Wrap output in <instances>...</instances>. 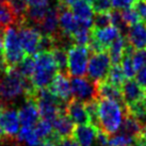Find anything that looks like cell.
I'll list each match as a JSON object with an SVG mask.
<instances>
[{
    "label": "cell",
    "instance_id": "obj_1",
    "mask_svg": "<svg viewBox=\"0 0 146 146\" xmlns=\"http://www.w3.org/2000/svg\"><path fill=\"white\" fill-rule=\"evenodd\" d=\"M36 90L31 80L23 77L16 67L0 73V102L4 108H10L21 96L25 99L32 96Z\"/></svg>",
    "mask_w": 146,
    "mask_h": 146
},
{
    "label": "cell",
    "instance_id": "obj_2",
    "mask_svg": "<svg viewBox=\"0 0 146 146\" xmlns=\"http://www.w3.org/2000/svg\"><path fill=\"white\" fill-rule=\"evenodd\" d=\"M125 115L124 105L108 98L98 99V128L108 135L111 137L121 129Z\"/></svg>",
    "mask_w": 146,
    "mask_h": 146
},
{
    "label": "cell",
    "instance_id": "obj_3",
    "mask_svg": "<svg viewBox=\"0 0 146 146\" xmlns=\"http://www.w3.org/2000/svg\"><path fill=\"white\" fill-rule=\"evenodd\" d=\"M35 65L31 82L37 90L47 89L59 73L51 51H41L34 57Z\"/></svg>",
    "mask_w": 146,
    "mask_h": 146
},
{
    "label": "cell",
    "instance_id": "obj_4",
    "mask_svg": "<svg viewBox=\"0 0 146 146\" xmlns=\"http://www.w3.org/2000/svg\"><path fill=\"white\" fill-rule=\"evenodd\" d=\"M32 98H34V100L36 102L41 118L51 123L62 112H65V107L67 105V104L61 102L58 97H56L49 91L48 88L36 90V92L32 96Z\"/></svg>",
    "mask_w": 146,
    "mask_h": 146
},
{
    "label": "cell",
    "instance_id": "obj_5",
    "mask_svg": "<svg viewBox=\"0 0 146 146\" xmlns=\"http://www.w3.org/2000/svg\"><path fill=\"white\" fill-rule=\"evenodd\" d=\"M3 56L9 68H14L26 57L16 26L3 30Z\"/></svg>",
    "mask_w": 146,
    "mask_h": 146
},
{
    "label": "cell",
    "instance_id": "obj_6",
    "mask_svg": "<svg viewBox=\"0 0 146 146\" xmlns=\"http://www.w3.org/2000/svg\"><path fill=\"white\" fill-rule=\"evenodd\" d=\"M69 77H84L88 73L91 51L88 46L72 45L67 49Z\"/></svg>",
    "mask_w": 146,
    "mask_h": 146
},
{
    "label": "cell",
    "instance_id": "obj_7",
    "mask_svg": "<svg viewBox=\"0 0 146 146\" xmlns=\"http://www.w3.org/2000/svg\"><path fill=\"white\" fill-rule=\"evenodd\" d=\"M111 66H112V62L108 53V50L91 53L86 76L94 83L105 81L109 75Z\"/></svg>",
    "mask_w": 146,
    "mask_h": 146
},
{
    "label": "cell",
    "instance_id": "obj_8",
    "mask_svg": "<svg viewBox=\"0 0 146 146\" xmlns=\"http://www.w3.org/2000/svg\"><path fill=\"white\" fill-rule=\"evenodd\" d=\"M21 43L26 56L35 57L41 51V43L43 33L38 31L35 27L28 24H24L17 27Z\"/></svg>",
    "mask_w": 146,
    "mask_h": 146
},
{
    "label": "cell",
    "instance_id": "obj_9",
    "mask_svg": "<svg viewBox=\"0 0 146 146\" xmlns=\"http://www.w3.org/2000/svg\"><path fill=\"white\" fill-rule=\"evenodd\" d=\"M21 124L18 110L4 108L0 114V139L17 138L21 131Z\"/></svg>",
    "mask_w": 146,
    "mask_h": 146
},
{
    "label": "cell",
    "instance_id": "obj_10",
    "mask_svg": "<svg viewBox=\"0 0 146 146\" xmlns=\"http://www.w3.org/2000/svg\"><path fill=\"white\" fill-rule=\"evenodd\" d=\"M72 93L75 99L86 102L98 99L96 83L91 81L88 77H72L70 79Z\"/></svg>",
    "mask_w": 146,
    "mask_h": 146
},
{
    "label": "cell",
    "instance_id": "obj_11",
    "mask_svg": "<svg viewBox=\"0 0 146 146\" xmlns=\"http://www.w3.org/2000/svg\"><path fill=\"white\" fill-rule=\"evenodd\" d=\"M121 89L125 108L144 102L146 97V90L143 89L134 79H126Z\"/></svg>",
    "mask_w": 146,
    "mask_h": 146
},
{
    "label": "cell",
    "instance_id": "obj_12",
    "mask_svg": "<svg viewBox=\"0 0 146 146\" xmlns=\"http://www.w3.org/2000/svg\"><path fill=\"white\" fill-rule=\"evenodd\" d=\"M48 89L56 97H58L64 104L69 102L74 98L73 93H72V85H70L69 76H67V75L58 73L54 76L51 83L49 84Z\"/></svg>",
    "mask_w": 146,
    "mask_h": 146
},
{
    "label": "cell",
    "instance_id": "obj_13",
    "mask_svg": "<svg viewBox=\"0 0 146 146\" xmlns=\"http://www.w3.org/2000/svg\"><path fill=\"white\" fill-rule=\"evenodd\" d=\"M18 113L21 127L25 128H34L41 117L36 102L32 97L25 99V105L18 110Z\"/></svg>",
    "mask_w": 146,
    "mask_h": 146
},
{
    "label": "cell",
    "instance_id": "obj_14",
    "mask_svg": "<svg viewBox=\"0 0 146 146\" xmlns=\"http://www.w3.org/2000/svg\"><path fill=\"white\" fill-rule=\"evenodd\" d=\"M65 113L76 125L91 124V119H90L85 104L78 99L73 98L70 102H67V105L65 107Z\"/></svg>",
    "mask_w": 146,
    "mask_h": 146
},
{
    "label": "cell",
    "instance_id": "obj_15",
    "mask_svg": "<svg viewBox=\"0 0 146 146\" xmlns=\"http://www.w3.org/2000/svg\"><path fill=\"white\" fill-rule=\"evenodd\" d=\"M98 133V127L92 124L76 125L72 138L77 142L79 146H92L96 142Z\"/></svg>",
    "mask_w": 146,
    "mask_h": 146
},
{
    "label": "cell",
    "instance_id": "obj_16",
    "mask_svg": "<svg viewBox=\"0 0 146 146\" xmlns=\"http://www.w3.org/2000/svg\"><path fill=\"white\" fill-rule=\"evenodd\" d=\"M126 38L129 45L135 50L146 48V21H141L139 24L130 27Z\"/></svg>",
    "mask_w": 146,
    "mask_h": 146
},
{
    "label": "cell",
    "instance_id": "obj_17",
    "mask_svg": "<svg viewBox=\"0 0 146 146\" xmlns=\"http://www.w3.org/2000/svg\"><path fill=\"white\" fill-rule=\"evenodd\" d=\"M96 89H97L98 99L108 98V99H112V100L119 102L121 105H124L122 89L119 86H116V85L112 84L111 82L105 80V81L96 83Z\"/></svg>",
    "mask_w": 146,
    "mask_h": 146
},
{
    "label": "cell",
    "instance_id": "obj_18",
    "mask_svg": "<svg viewBox=\"0 0 146 146\" xmlns=\"http://www.w3.org/2000/svg\"><path fill=\"white\" fill-rule=\"evenodd\" d=\"M53 131L59 138H68L72 137L75 129V124L66 115L65 112H62L52 122Z\"/></svg>",
    "mask_w": 146,
    "mask_h": 146
},
{
    "label": "cell",
    "instance_id": "obj_19",
    "mask_svg": "<svg viewBox=\"0 0 146 146\" xmlns=\"http://www.w3.org/2000/svg\"><path fill=\"white\" fill-rule=\"evenodd\" d=\"M127 46H128V41L124 35L117 37L111 44V46L108 49V53H109L112 64H121Z\"/></svg>",
    "mask_w": 146,
    "mask_h": 146
},
{
    "label": "cell",
    "instance_id": "obj_20",
    "mask_svg": "<svg viewBox=\"0 0 146 146\" xmlns=\"http://www.w3.org/2000/svg\"><path fill=\"white\" fill-rule=\"evenodd\" d=\"M70 11L79 21H93L94 11L92 4L85 0H77L76 2L69 5Z\"/></svg>",
    "mask_w": 146,
    "mask_h": 146
},
{
    "label": "cell",
    "instance_id": "obj_21",
    "mask_svg": "<svg viewBox=\"0 0 146 146\" xmlns=\"http://www.w3.org/2000/svg\"><path fill=\"white\" fill-rule=\"evenodd\" d=\"M121 132L125 134H128L131 138H133L134 140L139 138L143 131V126L133 117L131 116L129 113L126 112L125 118L123 121L122 127H121Z\"/></svg>",
    "mask_w": 146,
    "mask_h": 146
},
{
    "label": "cell",
    "instance_id": "obj_22",
    "mask_svg": "<svg viewBox=\"0 0 146 146\" xmlns=\"http://www.w3.org/2000/svg\"><path fill=\"white\" fill-rule=\"evenodd\" d=\"M53 60L56 62L59 73L68 75V54H67V48L63 46H56L51 50Z\"/></svg>",
    "mask_w": 146,
    "mask_h": 146
},
{
    "label": "cell",
    "instance_id": "obj_23",
    "mask_svg": "<svg viewBox=\"0 0 146 146\" xmlns=\"http://www.w3.org/2000/svg\"><path fill=\"white\" fill-rule=\"evenodd\" d=\"M18 25L17 18L13 13L9 2H3L0 0V29H4Z\"/></svg>",
    "mask_w": 146,
    "mask_h": 146
},
{
    "label": "cell",
    "instance_id": "obj_24",
    "mask_svg": "<svg viewBox=\"0 0 146 146\" xmlns=\"http://www.w3.org/2000/svg\"><path fill=\"white\" fill-rule=\"evenodd\" d=\"M34 130H35V133L37 134L38 139L41 140V144L44 140L50 138L54 133L52 123L49 122V121H46V119H43V118H41L37 122V124L34 127Z\"/></svg>",
    "mask_w": 146,
    "mask_h": 146
},
{
    "label": "cell",
    "instance_id": "obj_25",
    "mask_svg": "<svg viewBox=\"0 0 146 146\" xmlns=\"http://www.w3.org/2000/svg\"><path fill=\"white\" fill-rule=\"evenodd\" d=\"M34 65H35L34 57H32V56H26L23 59V61L16 66V68L23 75V77H25L28 80H31L33 72H34Z\"/></svg>",
    "mask_w": 146,
    "mask_h": 146
},
{
    "label": "cell",
    "instance_id": "obj_26",
    "mask_svg": "<svg viewBox=\"0 0 146 146\" xmlns=\"http://www.w3.org/2000/svg\"><path fill=\"white\" fill-rule=\"evenodd\" d=\"M106 80L111 82L112 84L116 85V86L122 88V84L126 80L125 74H124L122 65L121 64H112L111 69H110V72H109V75H108V77H107Z\"/></svg>",
    "mask_w": 146,
    "mask_h": 146
},
{
    "label": "cell",
    "instance_id": "obj_27",
    "mask_svg": "<svg viewBox=\"0 0 146 146\" xmlns=\"http://www.w3.org/2000/svg\"><path fill=\"white\" fill-rule=\"evenodd\" d=\"M19 141H26V143L30 146H38L41 145V140L38 139L37 134L35 133L34 128H25L21 127L19 134H18Z\"/></svg>",
    "mask_w": 146,
    "mask_h": 146
},
{
    "label": "cell",
    "instance_id": "obj_28",
    "mask_svg": "<svg viewBox=\"0 0 146 146\" xmlns=\"http://www.w3.org/2000/svg\"><path fill=\"white\" fill-rule=\"evenodd\" d=\"M133 138H131L128 134H125L123 132H119L118 134H113L109 137L108 145L107 146H127L130 144H134Z\"/></svg>",
    "mask_w": 146,
    "mask_h": 146
},
{
    "label": "cell",
    "instance_id": "obj_29",
    "mask_svg": "<svg viewBox=\"0 0 146 146\" xmlns=\"http://www.w3.org/2000/svg\"><path fill=\"white\" fill-rule=\"evenodd\" d=\"M122 17H123V21L126 24V26L130 28L132 27L134 25L139 24L143 21L141 19V17L139 16V14L137 13V11L134 10L133 8H130V9H125V10H122Z\"/></svg>",
    "mask_w": 146,
    "mask_h": 146
},
{
    "label": "cell",
    "instance_id": "obj_30",
    "mask_svg": "<svg viewBox=\"0 0 146 146\" xmlns=\"http://www.w3.org/2000/svg\"><path fill=\"white\" fill-rule=\"evenodd\" d=\"M112 25L111 12L110 13H98L93 18V29L106 28Z\"/></svg>",
    "mask_w": 146,
    "mask_h": 146
},
{
    "label": "cell",
    "instance_id": "obj_31",
    "mask_svg": "<svg viewBox=\"0 0 146 146\" xmlns=\"http://www.w3.org/2000/svg\"><path fill=\"white\" fill-rule=\"evenodd\" d=\"M132 62L135 72L146 66V48L134 50L132 53Z\"/></svg>",
    "mask_w": 146,
    "mask_h": 146
},
{
    "label": "cell",
    "instance_id": "obj_32",
    "mask_svg": "<svg viewBox=\"0 0 146 146\" xmlns=\"http://www.w3.org/2000/svg\"><path fill=\"white\" fill-rule=\"evenodd\" d=\"M92 8L94 13H110L112 11V3L111 0H94L92 2Z\"/></svg>",
    "mask_w": 146,
    "mask_h": 146
},
{
    "label": "cell",
    "instance_id": "obj_33",
    "mask_svg": "<svg viewBox=\"0 0 146 146\" xmlns=\"http://www.w3.org/2000/svg\"><path fill=\"white\" fill-rule=\"evenodd\" d=\"M137 0H111V3L114 10H125L133 8Z\"/></svg>",
    "mask_w": 146,
    "mask_h": 146
},
{
    "label": "cell",
    "instance_id": "obj_34",
    "mask_svg": "<svg viewBox=\"0 0 146 146\" xmlns=\"http://www.w3.org/2000/svg\"><path fill=\"white\" fill-rule=\"evenodd\" d=\"M133 9L137 11L141 19L143 21H146V0H137Z\"/></svg>",
    "mask_w": 146,
    "mask_h": 146
},
{
    "label": "cell",
    "instance_id": "obj_35",
    "mask_svg": "<svg viewBox=\"0 0 146 146\" xmlns=\"http://www.w3.org/2000/svg\"><path fill=\"white\" fill-rule=\"evenodd\" d=\"M135 81L138 82L143 89L146 90V66L137 72V74H135Z\"/></svg>",
    "mask_w": 146,
    "mask_h": 146
},
{
    "label": "cell",
    "instance_id": "obj_36",
    "mask_svg": "<svg viewBox=\"0 0 146 146\" xmlns=\"http://www.w3.org/2000/svg\"><path fill=\"white\" fill-rule=\"evenodd\" d=\"M53 146H79L72 137L59 139Z\"/></svg>",
    "mask_w": 146,
    "mask_h": 146
},
{
    "label": "cell",
    "instance_id": "obj_37",
    "mask_svg": "<svg viewBox=\"0 0 146 146\" xmlns=\"http://www.w3.org/2000/svg\"><path fill=\"white\" fill-rule=\"evenodd\" d=\"M0 146H21L17 138H2L0 139Z\"/></svg>",
    "mask_w": 146,
    "mask_h": 146
},
{
    "label": "cell",
    "instance_id": "obj_38",
    "mask_svg": "<svg viewBox=\"0 0 146 146\" xmlns=\"http://www.w3.org/2000/svg\"><path fill=\"white\" fill-rule=\"evenodd\" d=\"M29 7H41V5H48L49 0H26Z\"/></svg>",
    "mask_w": 146,
    "mask_h": 146
},
{
    "label": "cell",
    "instance_id": "obj_39",
    "mask_svg": "<svg viewBox=\"0 0 146 146\" xmlns=\"http://www.w3.org/2000/svg\"><path fill=\"white\" fill-rule=\"evenodd\" d=\"M141 137H142L144 140L146 141V126L143 128V131H142V134H141Z\"/></svg>",
    "mask_w": 146,
    "mask_h": 146
},
{
    "label": "cell",
    "instance_id": "obj_40",
    "mask_svg": "<svg viewBox=\"0 0 146 146\" xmlns=\"http://www.w3.org/2000/svg\"><path fill=\"white\" fill-rule=\"evenodd\" d=\"M3 109H4V107L2 106V104L0 102V114H1V112H2V111H3Z\"/></svg>",
    "mask_w": 146,
    "mask_h": 146
},
{
    "label": "cell",
    "instance_id": "obj_41",
    "mask_svg": "<svg viewBox=\"0 0 146 146\" xmlns=\"http://www.w3.org/2000/svg\"><path fill=\"white\" fill-rule=\"evenodd\" d=\"M66 0H57V2H65Z\"/></svg>",
    "mask_w": 146,
    "mask_h": 146
},
{
    "label": "cell",
    "instance_id": "obj_42",
    "mask_svg": "<svg viewBox=\"0 0 146 146\" xmlns=\"http://www.w3.org/2000/svg\"><path fill=\"white\" fill-rule=\"evenodd\" d=\"M85 1H88V2H91V3H92L94 0H85Z\"/></svg>",
    "mask_w": 146,
    "mask_h": 146
},
{
    "label": "cell",
    "instance_id": "obj_43",
    "mask_svg": "<svg viewBox=\"0 0 146 146\" xmlns=\"http://www.w3.org/2000/svg\"><path fill=\"white\" fill-rule=\"evenodd\" d=\"M1 1H3V2H9L10 0H1Z\"/></svg>",
    "mask_w": 146,
    "mask_h": 146
},
{
    "label": "cell",
    "instance_id": "obj_44",
    "mask_svg": "<svg viewBox=\"0 0 146 146\" xmlns=\"http://www.w3.org/2000/svg\"><path fill=\"white\" fill-rule=\"evenodd\" d=\"M144 105H145V108H146V97H145V99H144Z\"/></svg>",
    "mask_w": 146,
    "mask_h": 146
},
{
    "label": "cell",
    "instance_id": "obj_45",
    "mask_svg": "<svg viewBox=\"0 0 146 146\" xmlns=\"http://www.w3.org/2000/svg\"><path fill=\"white\" fill-rule=\"evenodd\" d=\"M127 146H137L135 144H130V145H127Z\"/></svg>",
    "mask_w": 146,
    "mask_h": 146
}]
</instances>
